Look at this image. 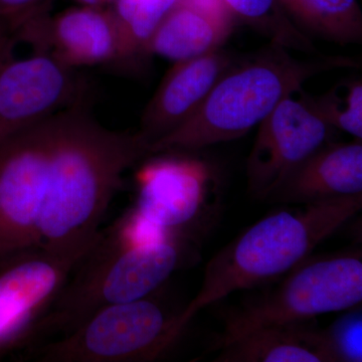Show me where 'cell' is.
<instances>
[{
  "mask_svg": "<svg viewBox=\"0 0 362 362\" xmlns=\"http://www.w3.org/2000/svg\"><path fill=\"white\" fill-rule=\"evenodd\" d=\"M52 123L39 244L82 259L99 238L124 173L150 156L149 143L139 131L102 125L88 98L52 114Z\"/></svg>",
  "mask_w": 362,
  "mask_h": 362,
  "instance_id": "cell-1",
  "label": "cell"
},
{
  "mask_svg": "<svg viewBox=\"0 0 362 362\" xmlns=\"http://www.w3.org/2000/svg\"><path fill=\"white\" fill-rule=\"evenodd\" d=\"M269 214L221 250L204 270L201 289L180 311L187 327L202 309L240 290L291 272L324 240L354 218L362 194L302 204Z\"/></svg>",
  "mask_w": 362,
  "mask_h": 362,
  "instance_id": "cell-2",
  "label": "cell"
},
{
  "mask_svg": "<svg viewBox=\"0 0 362 362\" xmlns=\"http://www.w3.org/2000/svg\"><path fill=\"white\" fill-rule=\"evenodd\" d=\"M276 44L228 69L194 115L150 145V156L192 152L232 141L259 125L280 102L300 92L308 78L335 69L357 66L346 57L299 59Z\"/></svg>",
  "mask_w": 362,
  "mask_h": 362,
  "instance_id": "cell-3",
  "label": "cell"
},
{
  "mask_svg": "<svg viewBox=\"0 0 362 362\" xmlns=\"http://www.w3.org/2000/svg\"><path fill=\"white\" fill-rule=\"evenodd\" d=\"M189 244L180 239L138 240L116 221L101 230L94 246L71 272L40 322L35 344L71 332L104 307L156 294L187 262Z\"/></svg>",
  "mask_w": 362,
  "mask_h": 362,
  "instance_id": "cell-4",
  "label": "cell"
},
{
  "mask_svg": "<svg viewBox=\"0 0 362 362\" xmlns=\"http://www.w3.org/2000/svg\"><path fill=\"white\" fill-rule=\"evenodd\" d=\"M180 311L168 310L154 295L104 307L71 332L39 343L33 357L42 362L156 361L187 329Z\"/></svg>",
  "mask_w": 362,
  "mask_h": 362,
  "instance_id": "cell-5",
  "label": "cell"
},
{
  "mask_svg": "<svg viewBox=\"0 0 362 362\" xmlns=\"http://www.w3.org/2000/svg\"><path fill=\"white\" fill-rule=\"evenodd\" d=\"M362 301V259L356 254L305 259L265 296L226 317L218 349L252 331L285 327L323 314L352 310Z\"/></svg>",
  "mask_w": 362,
  "mask_h": 362,
  "instance_id": "cell-6",
  "label": "cell"
},
{
  "mask_svg": "<svg viewBox=\"0 0 362 362\" xmlns=\"http://www.w3.org/2000/svg\"><path fill=\"white\" fill-rule=\"evenodd\" d=\"M148 157L136 173V199L126 213L152 237L192 242L213 209L211 168L188 152Z\"/></svg>",
  "mask_w": 362,
  "mask_h": 362,
  "instance_id": "cell-7",
  "label": "cell"
},
{
  "mask_svg": "<svg viewBox=\"0 0 362 362\" xmlns=\"http://www.w3.org/2000/svg\"><path fill=\"white\" fill-rule=\"evenodd\" d=\"M80 258L33 245L0 255V357L33 346Z\"/></svg>",
  "mask_w": 362,
  "mask_h": 362,
  "instance_id": "cell-8",
  "label": "cell"
},
{
  "mask_svg": "<svg viewBox=\"0 0 362 362\" xmlns=\"http://www.w3.org/2000/svg\"><path fill=\"white\" fill-rule=\"evenodd\" d=\"M52 115L0 147V255L40 245Z\"/></svg>",
  "mask_w": 362,
  "mask_h": 362,
  "instance_id": "cell-9",
  "label": "cell"
},
{
  "mask_svg": "<svg viewBox=\"0 0 362 362\" xmlns=\"http://www.w3.org/2000/svg\"><path fill=\"white\" fill-rule=\"evenodd\" d=\"M16 37L74 70L101 65L137 69L110 7L77 6L54 16L45 11L21 25Z\"/></svg>",
  "mask_w": 362,
  "mask_h": 362,
  "instance_id": "cell-10",
  "label": "cell"
},
{
  "mask_svg": "<svg viewBox=\"0 0 362 362\" xmlns=\"http://www.w3.org/2000/svg\"><path fill=\"white\" fill-rule=\"evenodd\" d=\"M76 70L45 52L0 63V147L33 124L87 98Z\"/></svg>",
  "mask_w": 362,
  "mask_h": 362,
  "instance_id": "cell-11",
  "label": "cell"
},
{
  "mask_svg": "<svg viewBox=\"0 0 362 362\" xmlns=\"http://www.w3.org/2000/svg\"><path fill=\"white\" fill-rule=\"evenodd\" d=\"M247 160V189L269 199L290 173L327 142L331 127L300 100L286 98L259 124Z\"/></svg>",
  "mask_w": 362,
  "mask_h": 362,
  "instance_id": "cell-12",
  "label": "cell"
},
{
  "mask_svg": "<svg viewBox=\"0 0 362 362\" xmlns=\"http://www.w3.org/2000/svg\"><path fill=\"white\" fill-rule=\"evenodd\" d=\"M232 62L230 54L218 49L175 63L140 120L138 131L149 147L194 115L221 76L232 68Z\"/></svg>",
  "mask_w": 362,
  "mask_h": 362,
  "instance_id": "cell-13",
  "label": "cell"
},
{
  "mask_svg": "<svg viewBox=\"0 0 362 362\" xmlns=\"http://www.w3.org/2000/svg\"><path fill=\"white\" fill-rule=\"evenodd\" d=\"M362 194L361 141L325 144L290 173L269 199L307 204Z\"/></svg>",
  "mask_w": 362,
  "mask_h": 362,
  "instance_id": "cell-14",
  "label": "cell"
},
{
  "mask_svg": "<svg viewBox=\"0 0 362 362\" xmlns=\"http://www.w3.org/2000/svg\"><path fill=\"white\" fill-rule=\"evenodd\" d=\"M233 26V21L180 2L157 28L147 52L175 63L197 58L220 49Z\"/></svg>",
  "mask_w": 362,
  "mask_h": 362,
  "instance_id": "cell-15",
  "label": "cell"
},
{
  "mask_svg": "<svg viewBox=\"0 0 362 362\" xmlns=\"http://www.w3.org/2000/svg\"><path fill=\"white\" fill-rule=\"evenodd\" d=\"M293 23L340 45L362 40L358 0H279Z\"/></svg>",
  "mask_w": 362,
  "mask_h": 362,
  "instance_id": "cell-16",
  "label": "cell"
},
{
  "mask_svg": "<svg viewBox=\"0 0 362 362\" xmlns=\"http://www.w3.org/2000/svg\"><path fill=\"white\" fill-rule=\"evenodd\" d=\"M221 362H324L300 337L297 325L252 331L221 347Z\"/></svg>",
  "mask_w": 362,
  "mask_h": 362,
  "instance_id": "cell-17",
  "label": "cell"
},
{
  "mask_svg": "<svg viewBox=\"0 0 362 362\" xmlns=\"http://www.w3.org/2000/svg\"><path fill=\"white\" fill-rule=\"evenodd\" d=\"M180 0H114L110 8L136 66L148 59V45L158 26Z\"/></svg>",
  "mask_w": 362,
  "mask_h": 362,
  "instance_id": "cell-18",
  "label": "cell"
},
{
  "mask_svg": "<svg viewBox=\"0 0 362 362\" xmlns=\"http://www.w3.org/2000/svg\"><path fill=\"white\" fill-rule=\"evenodd\" d=\"M228 11L286 49L316 52L315 47L288 18L279 0H223Z\"/></svg>",
  "mask_w": 362,
  "mask_h": 362,
  "instance_id": "cell-19",
  "label": "cell"
},
{
  "mask_svg": "<svg viewBox=\"0 0 362 362\" xmlns=\"http://www.w3.org/2000/svg\"><path fill=\"white\" fill-rule=\"evenodd\" d=\"M301 92L302 100L313 113L331 128L344 131L362 138V83L361 80L340 82L320 96L312 97Z\"/></svg>",
  "mask_w": 362,
  "mask_h": 362,
  "instance_id": "cell-20",
  "label": "cell"
},
{
  "mask_svg": "<svg viewBox=\"0 0 362 362\" xmlns=\"http://www.w3.org/2000/svg\"><path fill=\"white\" fill-rule=\"evenodd\" d=\"M302 338L316 350L324 362L362 361V315L361 309L349 312L327 329L313 330L298 325Z\"/></svg>",
  "mask_w": 362,
  "mask_h": 362,
  "instance_id": "cell-21",
  "label": "cell"
},
{
  "mask_svg": "<svg viewBox=\"0 0 362 362\" xmlns=\"http://www.w3.org/2000/svg\"><path fill=\"white\" fill-rule=\"evenodd\" d=\"M51 0H0V21H6L13 32L28 18L49 11Z\"/></svg>",
  "mask_w": 362,
  "mask_h": 362,
  "instance_id": "cell-22",
  "label": "cell"
},
{
  "mask_svg": "<svg viewBox=\"0 0 362 362\" xmlns=\"http://www.w3.org/2000/svg\"><path fill=\"white\" fill-rule=\"evenodd\" d=\"M16 44L18 40L13 28L6 21H0V63L13 56V49Z\"/></svg>",
  "mask_w": 362,
  "mask_h": 362,
  "instance_id": "cell-23",
  "label": "cell"
},
{
  "mask_svg": "<svg viewBox=\"0 0 362 362\" xmlns=\"http://www.w3.org/2000/svg\"><path fill=\"white\" fill-rule=\"evenodd\" d=\"M78 6L90 7H110L114 0H74Z\"/></svg>",
  "mask_w": 362,
  "mask_h": 362,
  "instance_id": "cell-24",
  "label": "cell"
}]
</instances>
